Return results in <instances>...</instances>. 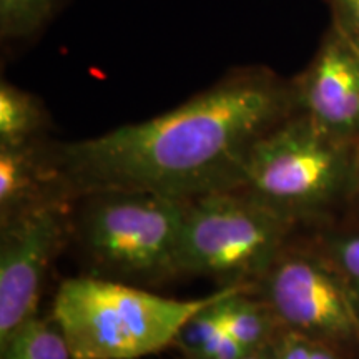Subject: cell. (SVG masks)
<instances>
[{
	"label": "cell",
	"instance_id": "cell-1",
	"mask_svg": "<svg viewBox=\"0 0 359 359\" xmlns=\"http://www.w3.org/2000/svg\"><path fill=\"white\" fill-rule=\"evenodd\" d=\"M294 114L291 79L266 67H243L165 114L53 143V154L67 193L77 201L103 191L193 200L240 188L253 147Z\"/></svg>",
	"mask_w": 359,
	"mask_h": 359
},
{
	"label": "cell",
	"instance_id": "cell-5",
	"mask_svg": "<svg viewBox=\"0 0 359 359\" xmlns=\"http://www.w3.org/2000/svg\"><path fill=\"white\" fill-rule=\"evenodd\" d=\"M296 226L240 188L188 200L180 275L215 278L222 286H257Z\"/></svg>",
	"mask_w": 359,
	"mask_h": 359
},
{
	"label": "cell",
	"instance_id": "cell-19",
	"mask_svg": "<svg viewBox=\"0 0 359 359\" xmlns=\"http://www.w3.org/2000/svg\"><path fill=\"white\" fill-rule=\"evenodd\" d=\"M351 206L359 212V172H358V182H356V190H354V195H353V201H351Z\"/></svg>",
	"mask_w": 359,
	"mask_h": 359
},
{
	"label": "cell",
	"instance_id": "cell-13",
	"mask_svg": "<svg viewBox=\"0 0 359 359\" xmlns=\"http://www.w3.org/2000/svg\"><path fill=\"white\" fill-rule=\"evenodd\" d=\"M2 359H74L69 343L57 323L30 318L0 344Z\"/></svg>",
	"mask_w": 359,
	"mask_h": 359
},
{
	"label": "cell",
	"instance_id": "cell-2",
	"mask_svg": "<svg viewBox=\"0 0 359 359\" xmlns=\"http://www.w3.org/2000/svg\"><path fill=\"white\" fill-rule=\"evenodd\" d=\"M253 285L219 286L201 298L160 296L107 278L65 280L53 299L52 320L74 359H138L177 341L193 314Z\"/></svg>",
	"mask_w": 359,
	"mask_h": 359
},
{
	"label": "cell",
	"instance_id": "cell-7",
	"mask_svg": "<svg viewBox=\"0 0 359 359\" xmlns=\"http://www.w3.org/2000/svg\"><path fill=\"white\" fill-rule=\"evenodd\" d=\"M74 203L58 196L0 219V344L37 316L48 269L75 231Z\"/></svg>",
	"mask_w": 359,
	"mask_h": 359
},
{
	"label": "cell",
	"instance_id": "cell-14",
	"mask_svg": "<svg viewBox=\"0 0 359 359\" xmlns=\"http://www.w3.org/2000/svg\"><path fill=\"white\" fill-rule=\"evenodd\" d=\"M62 0H0V37L4 42L30 39L58 11Z\"/></svg>",
	"mask_w": 359,
	"mask_h": 359
},
{
	"label": "cell",
	"instance_id": "cell-18",
	"mask_svg": "<svg viewBox=\"0 0 359 359\" xmlns=\"http://www.w3.org/2000/svg\"><path fill=\"white\" fill-rule=\"evenodd\" d=\"M240 359H275V343L268 348L258 349V351H251Z\"/></svg>",
	"mask_w": 359,
	"mask_h": 359
},
{
	"label": "cell",
	"instance_id": "cell-12",
	"mask_svg": "<svg viewBox=\"0 0 359 359\" xmlns=\"http://www.w3.org/2000/svg\"><path fill=\"white\" fill-rule=\"evenodd\" d=\"M218 303L193 314L175 341L193 359H240L250 353L228 333Z\"/></svg>",
	"mask_w": 359,
	"mask_h": 359
},
{
	"label": "cell",
	"instance_id": "cell-11",
	"mask_svg": "<svg viewBox=\"0 0 359 359\" xmlns=\"http://www.w3.org/2000/svg\"><path fill=\"white\" fill-rule=\"evenodd\" d=\"M48 115L32 93L4 80L0 83V145L45 140Z\"/></svg>",
	"mask_w": 359,
	"mask_h": 359
},
{
	"label": "cell",
	"instance_id": "cell-16",
	"mask_svg": "<svg viewBox=\"0 0 359 359\" xmlns=\"http://www.w3.org/2000/svg\"><path fill=\"white\" fill-rule=\"evenodd\" d=\"M330 344L309 339L306 336L281 331L275 341V359H351Z\"/></svg>",
	"mask_w": 359,
	"mask_h": 359
},
{
	"label": "cell",
	"instance_id": "cell-8",
	"mask_svg": "<svg viewBox=\"0 0 359 359\" xmlns=\"http://www.w3.org/2000/svg\"><path fill=\"white\" fill-rule=\"evenodd\" d=\"M291 82L298 114L359 145V52L336 27L330 24L311 62Z\"/></svg>",
	"mask_w": 359,
	"mask_h": 359
},
{
	"label": "cell",
	"instance_id": "cell-17",
	"mask_svg": "<svg viewBox=\"0 0 359 359\" xmlns=\"http://www.w3.org/2000/svg\"><path fill=\"white\" fill-rule=\"evenodd\" d=\"M331 12V25L359 52V0H325Z\"/></svg>",
	"mask_w": 359,
	"mask_h": 359
},
{
	"label": "cell",
	"instance_id": "cell-3",
	"mask_svg": "<svg viewBox=\"0 0 359 359\" xmlns=\"http://www.w3.org/2000/svg\"><path fill=\"white\" fill-rule=\"evenodd\" d=\"M358 172L359 145L294 114L253 147L240 190L296 224L314 223L351 205Z\"/></svg>",
	"mask_w": 359,
	"mask_h": 359
},
{
	"label": "cell",
	"instance_id": "cell-4",
	"mask_svg": "<svg viewBox=\"0 0 359 359\" xmlns=\"http://www.w3.org/2000/svg\"><path fill=\"white\" fill-rule=\"evenodd\" d=\"M75 231L85 253L116 281L148 283L180 275L188 200L154 191L83 196Z\"/></svg>",
	"mask_w": 359,
	"mask_h": 359
},
{
	"label": "cell",
	"instance_id": "cell-10",
	"mask_svg": "<svg viewBox=\"0 0 359 359\" xmlns=\"http://www.w3.org/2000/svg\"><path fill=\"white\" fill-rule=\"evenodd\" d=\"M255 288L241 290L218 303L224 327L246 351H258L275 343L281 327L275 314Z\"/></svg>",
	"mask_w": 359,
	"mask_h": 359
},
{
	"label": "cell",
	"instance_id": "cell-9",
	"mask_svg": "<svg viewBox=\"0 0 359 359\" xmlns=\"http://www.w3.org/2000/svg\"><path fill=\"white\" fill-rule=\"evenodd\" d=\"M58 196L72 198L60 177L52 143L39 140L0 145V219Z\"/></svg>",
	"mask_w": 359,
	"mask_h": 359
},
{
	"label": "cell",
	"instance_id": "cell-6",
	"mask_svg": "<svg viewBox=\"0 0 359 359\" xmlns=\"http://www.w3.org/2000/svg\"><path fill=\"white\" fill-rule=\"evenodd\" d=\"M281 331L359 354V304L346 280L316 243L290 245L257 285Z\"/></svg>",
	"mask_w": 359,
	"mask_h": 359
},
{
	"label": "cell",
	"instance_id": "cell-15",
	"mask_svg": "<svg viewBox=\"0 0 359 359\" xmlns=\"http://www.w3.org/2000/svg\"><path fill=\"white\" fill-rule=\"evenodd\" d=\"M316 245L336 264L359 304V228L326 231L320 236Z\"/></svg>",
	"mask_w": 359,
	"mask_h": 359
}]
</instances>
